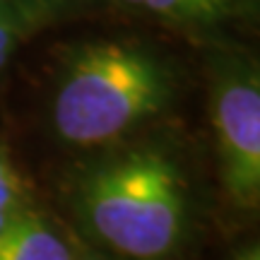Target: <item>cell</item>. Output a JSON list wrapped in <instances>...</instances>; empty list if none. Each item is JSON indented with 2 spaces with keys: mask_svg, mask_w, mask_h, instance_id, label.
Masks as SVG:
<instances>
[{
  "mask_svg": "<svg viewBox=\"0 0 260 260\" xmlns=\"http://www.w3.org/2000/svg\"><path fill=\"white\" fill-rule=\"evenodd\" d=\"M169 94L167 75L147 51L121 41L80 48L53 96V128L65 142L92 147L157 113Z\"/></svg>",
  "mask_w": 260,
  "mask_h": 260,
  "instance_id": "cell-1",
  "label": "cell"
},
{
  "mask_svg": "<svg viewBox=\"0 0 260 260\" xmlns=\"http://www.w3.org/2000/svg\"><path fill=\"white\" fill-rule=\"evenodd\" d=\"M82 207L111 248L138 260H157L176 246L183 229L178 169L159 149L123 152L89 174Z\"/></svg>",
  "mask_w": 260,
  "mask_h": 260,
  "instance_id": "cell-2",
  "label": "cell"
},
{
  "mask_svg": "<svg viewBox=\"0 0 260 260\" xmlns=\"http://www.w3.org/2000/svg\"><path fill=\"white\" fill-rule=\"evenodd\" d=\"M214 133L224 188L236 205L260 195V82L248 65L232 63L214 87Z\"/></svg>",
  "mask_w": 260,
  "mask_h": 260,
  "instance_id": "cell-3",
  "label": "cell"
},
{
  "mask_svg": "<svg viewBox=\"0 0 260 260\" xmlns=\"http://www.w3.org/2000/svg\"><path fill=\"white\" fill-rule=\"evenodd\" d=\"M0 260H73V253L63 236L27 207L0 234Z\"/></svg>",
  "mask_w": 260,
  "mask_h": 260,
  "instance_id": "cell-4",
  "label": "cell"
},
{
  "mask_svg": "<svg viewBox=\"0 0 260 260\" xmlns=\"http://www.w3.org/2000/svg\"><path fill=\"white\" fill-rule=\"evenodd\" d=\"M123 8L167 19L174 24H214L226 17L239 0H118Z\"/></svg>",
  "mask_w": 260,
  "mask_h": 260,
  "instance_id": "cell-5",
  "label": "cell"
},
{
  "mask_svg": "<svg viewBox=\"0 0 260 260\" xmlns=\"http://www.w3.org/2000/svg\"><path fill=\"white\" fill-rule=\"evenodd\" d=\"M27 210V195L22 176L15 169L12 159L0 147V234Z\"/></svg>",
  "mask_w": 260,
  "mask_h": 260,
  "instance_id": "cell-6",
  "label": "cell"
},
{
  "mask_svg": "<svg viewBox=\"0 0 260 260\" xmlns=\"http://www.w3.org/2000/svg\"><path fill=\"white\" fill-rule=\"evenodd\" d=\"M19 29H22V19L12 0H0V68L8 63L17 46Z\"/></svg>",
  "mask_w": 260,
  "mask_h": 260,
  "instance_id": "cell-7",
  "label": "cell"
},
{
  "mask_svg": "<svg viewBox=\"0 0 260 260\" xmlns=\"http://www.w3.org/2000/svg\"><path fill=\"white\" fill-rule=\"evenodd\" d=\"M241 260H258V251H253V253H246Z\"/></svg>",
  "mask_w": 260,
  "mask_h": 260,
  "instance_id": "cell-8",
  "label": "cell"
}]
</instances>
